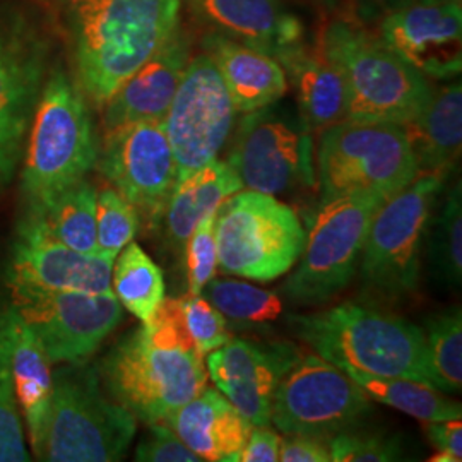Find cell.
I'll return each mask as SVG.
<instances>
[{
    "label": "cell",
    "mask_w": 462,
    "mask_h": 462,
    "mask_svg": "<svg viewBox=\"0 0 462 462\" xmlns=\"http://www.w3.org/2000/svg\"><path fill=\"white\" fill-rule=\"evenodd\" d=\"M430 276L442 288L459 290L462 282V192L457 182L447 192L444 202H435L423 235Z\"/></svg>",
    "instance_id": "cell-28"
},
{
    "label": "cell",
    "mask_w": 462,
    "mask_h": 462,
    "mask_svg": "<svg viewBox=\"0 0 462 462\" xmlns=\"http://www.w3.org/2000/svg\"><path fill=\"white\" fill-rule=\"evenodd\" d=\"M139 230V215L133 204L114 187L97 192V242L98 254L116 261Z\"/></svg>",
    "instance_id": "cell-35"
},
{
    "label": "cell",
    "mask_w": 462,
    "mask_h": 462,
    "mask_svg": "<svg viewBox=\"0 0 462 462\" xmlns=\"http://www.w3.org/2000/svg\"><path fill=\"white\" fill-rule=\"evenodd\" d=\"M244 189L284 196L315 182L310 137L274 105L245 114L225 160Z\"/></svg>",
    "instance_id": "cell-12"
},
{
    "label": "cell",
    "mask_w": 462,
    "mask_h": 462,
    "mask_svg": "<svg viewBox=\"0 0 462 462\" xmlns=\"http://www.w3.org/2000/svg\"><path fill=\"white\" fill-rule=\"evenodd\" d=\"M182 0H66L78 86L97 106L180 26Z\"/></svg>",
    "instance_id": "cell-2"
},
{
    "label": "cell",
    "mask_w": 462,
    "mask_h": 462,
    "mask_svg": "<svg viewBox=\"0 0 462 462\" xmlns=\"http://www.w3.org/2000/svg\"><path fill=\"white\" fill-rule=\"evenodd\" d=\"M45 45L24 23L0 24V154L16 163L45 76Z\"/></svg>",
    "instance_id": "cell-19"
},
{
    "label": "cell",
    "mask_w": 462,
    "mask_h": 462,
    "mask_svg": "<svg viewBox=\"0 0 462 462\" xmlns=\"http://www.w3.org/2000/svg\"><path fill=\"white\" fill-rule=\"evenodd\" d=\"M385 199L358 192L320 206L297 271L281 288L282 295L298 307H314L339 295L358 273L372 217Z\"/></svg>",
    "instance_id": "cell-10"
},
{
    "label": "cell",
    "mask_w": 462,
    "mask_h": 462,
    "mask_svg": "<svg viewBox=\"0 0 462 462\" xmlns=\"http://www.w3.org/2000/svg\"><path fill=\"white\" fill-rule=\"evenodd\" d=\"M421 330L429 345L431 364L444 382L447 394L459 393L462 385L461 307H450L444 312L430 315Z\"/></svg>",
    "instance_id": "cell-33"
},
{
    "label": "cell",
    "mask_w": 462,
    "mask_h": 462,
    "mask_svg": "<svg viewBox=\"0 0 462 462\" xmlns=\"http://www.w3.org/2000/svg\"><path fill=\"white\" fill-rule=\"evenodd\" d=\"M447 2H461V0H447Z\"/></svg>",
    "instance_id": "cell-44"
},
{
    "label": "cell",
    "mask_w": 462,
    "mask_h": 462,
    "mask_svg": "<svg viewBox=\"0 0 462 462\" xmlns=\"http://www.w3.org/2000/svg\"><path fill=\"white\" fill-rule=\"evenodd\" d=\"M200 293L233 326H265L278 320L282 314V301L276 293L244 281L213 278Z\"/></svg>",
    "instance_id": "cell-32"
},
{
    "label": "cell",
    "mask_w": 462,
    "mask_h": 462,
    "mask_svg": "<svg viewBox=\"0 0 462 462\" xmlns=\"http://www.w3.org/2000/svg\"><path fill=\"white\" fill-rule=\"evenodd\" d=\"M16 168V163H13L11 160H7L4 154H0V182H5L11 179L13 171Z\"/></svg>",
    "instance_id": "cell-43"
},
{
    "label": "cell",
    "mask_w": 462,
    "mask_h": 462,
    "mask_svg": "<svg viewBox=\"0 0 462 462\" xmlns=\"http://www.w3.org/2000/svg\"><path fill=\"white\" fill-rule=\"evenodd\" d=\"M300 355L290 343L236 337L206 355V365L217 391L252 427H269L274 393Z\"/></svg>",
    "instance_id": "cell-17"
},
{
    "label": "cell",
    "mask_w": 462,
    "mask_h": 462,
    "mask_svg": "<svg viewBox=\"0 0 462 462\" xmlns=\"http://www.w3.org/2000/svg\"><path fill=\"white\" fill-rule=\"evenodd\" d=\"M190 49L189 34L179 26L105 103V133L135 122L163 120L192 57Z\"/></svg>",
    "instance_id": "cell-20"
},
{
    "label": "cell",
    "mask_w": 462,
    "mask_h": 462,
    "mask_svg": "<svg viewBox=\"0 0 462 462\" xmlns=\"http://www.w3.org/2000/svg\"><path fill=\"white\" fill-rule=\"evenodd\" d=\"M337 368H341L355 380L370 399L387 404L402 413L411 414L421 421L461 420L462 408L459 402L448 399L446 393L421 382L372 375L347 365H341Z\"/></svg>",
    "instance_id": "cell-30"
},
{
    "label": "cell",
    "mask_w": 462,
    "mask_h": 462,
    "mask_svg": "<svg viewBox=\"0 0 462 462\" xmlns=\"http://www.w3.org/2000/svg\"><path fill=\"white\" fill-rule=\"evenodd\" d=\"M135 430L137 418L103 393L98 368L76 362L53 372L42 461H120Z\"/></svg>",
    "instance_id": "cell-6"
},
{
    "label": "cell",
    "mask_w": 462,
    "mask_h": 462,
    "mask_svg": "<svg viewBox=\"0 0 462 462\" xmlns=\"http://www.w3.org/2000/svg\"><path fill=\"white\" fill-rule=\"evenodd\" d=\"M242 189L230 165L219 158L177 180L163 211L170 244L183 247L199 221L215 213L225 199Z\"/></svg>",
    "instance_id": "cell-27"
},
{
    "label": "cell",
    "mask_w": 462,
    "mask_h": 462,
    "mask_svg": "<svg viewBox=\"0 0 462 462\" xmlns=\"http://www.w3.org/2000/svg\"><path fill=\"white\" fill-rule=\"evenodd\" d=\"M430 444L444 454L452 462L462 461V425L461 420L444 421H425Z\"/></svg>",
    "instance_id": "cell-41"
},
{
    "label": "cell",
    "mask_w": 462,
    "mask_h": 462,
    "mask_svg": "<svg viewBox=\"0 0 462 462\" xmlns=\"http://www.w3.org/2000/svg\"><path fill=\"white\" fill-rule=\"evenodd\" d=\"M330 461L334 462H391L404 461V442L397 435L370 433L347 430L328 440Z\"/></svg>",
    "instance_id": "cell-36"
},
{
    "label": "cell",
    "mask_w": 462,
    "mask_h": 462,
    "mask_svg": "<svg viewBox=\"0 0 462 462\" xmlns=\"http://www.w3.org/2000/svg\"><path fill=\"white\" fill-rule=\"evenodd\" d=\"M420 173H450L461 156V83L433 89L421 114L404 125Z\"/></svg>",
    "instance_id": "cell-26"
},
{
    "label": "cell",
    "mask_w": 462,
    "mask_h": 462,
    "mask_svg": "<svg viewBox=\"0 0 462 462\" xmlns=\"http://www.w3.org/2000/svg\"><path fill=\"white\" fill-rule=\"evenodd\" d=\"M379 38L425 78H454L462 67L461 2H406L382 19Z\"/></svg>",
    "instance_id": "cell-16"
},
{
    "label": "cell",
    "mask_w": 462,
    "mask_h": 462,
    "mask_svg": "<svg viewBox=\"0 0 462 462\" xmlns=\"http://www.w3.org/2000/svg\"><path fill=\"white\" fill-rule=\"evenodd\" d=\"M99 171L137 215L158 221L177 182V165L163 120L135 122L105 133Z\"/></svg>",
    "instance_id": "cell-15"
},
{
    "label": "cell",
    "mask_w": 462,
    "mask_h": 462,
    "mask_svg": "<svg viewBox=\"0 0 462 462\" xmlns=\"http://www.w3.org/2000/svg\"><path fill=\"white\" fill-rule=\"evenodd\" d=\"M217 269L248 280H278L297 264L305 230L295 209L274 196L242 189L216 211Z\"/></svg>",
    "instance_id": "cell-8"
},
{
    "label": "cell",
    "mask_w": 462,
    "mask_h": 462,
    "mask_svg": "<svg viewBox=\"0 0 462 462\" xmlns=\"http://www.w3.org/2000/svg\"><path fill=\"white\" fill-rule=\"evenodd\" d=\"M97 192L83 179L60 192L45 208L28 211V215L33 216L49 235L67 247L93 255L98 254Z\"/></svg>",
    "instance_id": "cell-29"
},
{
    "label": "cell",
    "mask_w": 462,
    "mask_h": 462,
    "mask_svg": "<svg viewBox=\"0 0 462 462\" xmlns=\"http://www.w3.org/2000/svg\"><path fill=\"white\" fill-rule=\"evenodd\" d=\"M372 399L341 368L317 353L300 355L274 393L271 423L284 435L329 440L374 414Z\"/></svg>",
    "instance_id": "cell-11"
},
{
    "label": "cell",
    "mask_w": 462,
    "mask_h": 462,
    "mask_svg": "<svg viewBox=\"0 0 462 462\" xmlns=\"http://www.w3.org/2000/svg\"><path fill=\"white\" fill-rule=\"evenodd\" d=\"M291 334L336 366L414 380L447 393L421 328L379 307L345 301L314 314L288 315Z\"/></svg>",
    "instance_id": "cell-3"
},
{
    "label": "cell",
    "mask_w": 462,
    "mask_h": 462,
    "mask_svg": "<svg viewBox=\"0 0 462 462\" xmlns=\"http://www.w3.org/2000/svg\"><path fill=\"white\" fill-rule=\"evenodd\" d=\"M30 124L21 185L28 209L38 211L86 179L99 148L83 93L62 67L50 70Z\"/></svg>",
    "instance_id": "cell-4"
},
{
    "label": "cell",
    "mask_w": 462,
    "mask_h": 462,
    "mask_svg": "<svg viewBox=\"0 0 462 462\" xmlns=\"http://www.w3.org/2000/svg\"><path fill=\"white\" fill-rule=\"evenodd\" d=\"M216 33L230 36L274 57L303 42V26L282 0H183Z\"/></svg>",
    "instance_id": "cell-21"
},
{
    "label": "cell",
    "mask_w": 462,
    "mask_h": 462,
    "mask_svg": "<svg viewBox=\"0 0 462 462\" xmlns=\"http://www.w3.org/2000/svg\"><path fill=\"white\" fill-rule=\"evenodd\" d=\"M185 446L200 461L240 462L252 425L216 389H204L165 418Z\"/></svg>",
    "instance_id": "cell-24"
},
{
    "label": "cell",
    "mask_w": 462,
    "mask_h": 462,
    "mask_svg": "<svg viewBox=\"0 0 462 462\" xmlns=\"http://www.w3.org/2000/svg\"><path fill=\"white\" fill-rule=\"evenodd\" d=\"M297 97L300 120L309 133L322 134L346 120L345 81L332 64L322 40L317 45L300 42L276 55Z\"/></svg>",
    "instance_id": "cell-23"
},
{
    "label": "cell",
    "mask_w": 462,
    "mask_h": 462,
    "mask_svg": "<svg viewBox=\"0 0 462 462\" xmlns=\"http://www.w3.org/2000/svg\"><path fill=\"white\" fill-rule=\"evenodd\" d=\"M148 433L135 448V461L143 462H200L183 444L179 435L163 421L148 425Z\"/></svg>",
    "instance_id": "cell-39"
},
{
    "label": "cell",
    "mask_w": 462,
    "mask_h": 462,
    "mask_svg": "<svg viewBox=\"0 0 462 462\" xmlns=\"http://www.w3.org/2000/svg\"><path fill=\"white\" fill-rule=\"evenodd\" d=\"M112 271L114 259L67 247L28 215L17 231L9 282L53 291L112 293Z\"/></svg>",
    "instance_id": "cell-18"
},
{
    "label": "cell",
    "mask_w": 462,
    "mask_h": 462,
    "mask_svg": "<svg viewBox=\"0 0 462 462\" xmlns=\"http://www.w3.org/2000/svg\"><path fill=\"white\" fill-rule=\"evenodd\" d=\"M114 261L112 291L120 305L143 324L149 322L165 300L163 273L141 245L131 242Z\"/></svg>",
    "instance_id": "cell-31"
},
{
    "label": "cell",
    "mask_w": 462,
    "mask_h": 462,
    "mask_svg": "<svg viewBox=\"0 0 462 462\" xmlns=\"http://www.w3.org/2000/svg\"><path fill=\"white\" fill-rule=\"evenodd\" d=\"M98 370L106 393L146 425L165 421L208 385L204 356L175 298H165L149 322L122 337Z\"/></svg>",
    "instance_id": "cell-1"
},
{
    "label": "cell",
    "mask_w": 462,
    "mask_h": 462,
    "mask_svg": "<svg viewBox=\"0 0 462 462\" xmlns=\"http://www.w3.org/2000/svg\"><path fill=\"white\" fill-rule=\"evenodd\" d=\"M281 437L267 427H255L250 431L247 444L240 454V462L280 461Z\"/></svg>",
    "instance_id": "cell-42"
},
{
    "label": "cell",
    "mask_w": 462,
    "mask_h": 462,
    "mask_svg": "<svg viewBox=\"0 0 462 462\" xmlns=\"http://www.w3.org/2000/svg\"><path fill=\"white\" fill-rule=\"evenodd\" d=\"M17 406L9 362L7 310L0 312V462L32 461Z\"/></svg>",
    "instance_id": "cell-34"
},
{
    "label": "cell",
    "mask_w": 462,
    "mask_h": 462,
    "mask_svg": "<svg viewBox=\"0 0 462 462\" xmlns=\"http://www.w3.org/2000/svg\"><path fill=\"white\" fill-rule=\"evenodd\" d=\"M235 105L213 59L190 57L163 118L177 180L217 158L235 127Z\"/></svg>",
    "instance_id": "cell-14"
},
{
    "label": "cell",
    "mask_w": 462,
    "mask_h": 462,
    "mask_svg": "<svg viewBox=\"0 0 462 462\" xmlns=\"http://www.w3.org/2000/svg\"><path fill=\"white\" fill-rule=\"evenodd\" d=\"M418 173L410 137L401 124L343 120L320 134V206L358 192L391 198Z\"/></svg>",
    "instance_id": "cell-7"
},
{
    "label": "cell",
    "mask_w": 462,
    "mask_h": 462,
    "mask_svg": "<svg viewBox=\"0 0 462 462\" xmlns=\"http://www.w3.org/2000/svg\"><path fill=\"white\" fill-rule=\"evenodd\" d=\"M447 177L448 173H418L377 209L358 264L368 293L385 300L416 293L421 278L423 235Z\"/></svg>",
    "instance_id": "cell-9"
},
{
    "label": "cell",
    "mask_w": 462,
    "mask_h": 462,
    "mask_svg": "<svg viewBox=\"0 0 462 462\" xmlns=\"http://www.w3.org/2000/svg\"><path fill=\"white\" fill-rule=\"evenodd\" d=\"M322 47L346 88V120L406 125L427 106L429 78L389 49L379 36L345 21L332 23Z\"/></svg>",
    "instance_id": "cell-5"
},
{
    "label": "cell",
    "mask_w": 462,
    "mask_h": 462,
    "mask_svg": "<svg viewBox=\"0 0 462 462\" xmlns=\"http://www.w3.org/2000/svg\"><path fill=\"white\" fill-rule=\"evenodd\" d=\"M202 49L213 59L238 114L271 106L286 95V72L273 53L216 32L202 38Z\"/></svg>",
    "instance_id": "cell-22"
},
{
    "label": "cell",
    "mask_w": 462,
    "mask_h": 462,
    "mask_svg": "<svg viewBox=\"0 0 462 462\" xmlns=\"http://www.w3.org/2000/svg\"><path fill=\"white\" fill-rule=\"evenodd\" d=\"M9 288L13 310L33 330L51 364L86 362L122 320L114 291H53L13 282Z\"/></svg>",
    "instance_id": "cell-13"
},
{
    "label": "cell",
    "mask_w": 462,
    "mask_h": 462,
    "mask_svg": "<svg viewBox=\"0 0 462 462\" xmlns=\"http://www.w3.org/2000/svg\"><path fill=\"white\" fill-rule=\"evenodd\" d=\"M7 337L17 406L28 427L32 450L40 459L51 397V362L33 330L23 322L13 307L7 309Z\"/></svg>",
    "instance_id": "cell-25"
},
{
    "label": "cell",
    "mask_w": 462,
    "mask_h": 462,
    "mask_svg": "<svg viewBox=\"0 0 462 462\" xmlns=\"http://www.w3.org/2000/svg\"><path fill=\"white\" fill-rule=\"evenodd\" d=\"M180 307L187 330L202 356L230 341L228 322L209 300L189 293V297L180 298Z\"/></svg>",
    "instance_id": "cell-37"
},
{
    "label": "cell",
    "mask_w": 462,
    "mask_h": 462,
    "mask_svg": "<svg viewBox=\"0 0 462 462\" xmlns=\"http://www.w3.org/2000/svg\"><path fill=\"white\" fill-rule=\"evenodd\" d=\"M280 461L329 462V446L309 435H284L280 442Z\"/></svg>",
    "instance_id": "cell-40"
},
{
    "label": "cell",
    "mask_w": 462,
    "mask_h": 462,
    "mask_svg": "<svg viewBox=\"0 0 462 462\" xmlns=\"http://www.w3.org/2000/svg\"><path fill=\"white\" fill-rule=\"evenodd\" d=\"M217 211V209H216ZM216 211L204 216L185 242L187 267H189V293L200 295L208 281L215 278L217 269L216 248Z\"/></svg>",
    "instance_id": "cell-38"
}]
</instances>
